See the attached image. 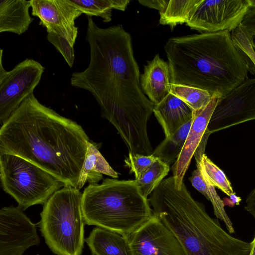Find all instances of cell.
<instances>
[{"instance_id": "1", "label": "cell", "mask_w": 255, "mask_h": 255, "mask_svg": "<svg viewBox=\"0 0 255 255\" xmlns=\"http://www.w3.org/2000/svg\"><path fill=\"white\" fill-rule=\"evenodd\" d=\"M90 46L87 68L71 75V86L86 90L98 104L103 117L117 130L128 152L152 154L147 124L154 105L143 93L130 34L119 24L101 28L88 16Z\"/></svg>"}, {"instance_id": "2", "label": "cell", "mask_w": 255, "mask_h": 255, "mask_svg": "<svg viewBox=\"0 0 255 255\" xmlns=\"http://www.w3.org/2000/svg\"><path fill=\"white\" fill-rule=\"evenodd\" d=\"M89 140L80 125L32 93L1 125L0 154L21 157L77 188Z\"/></svg>"}, {"instance_id": "3", "label": "cell", "mask_w": 255, "mask_h": 255, "mask_svg": "<svg viewBox=\"0 0 255 255\" xmlns=\"http://www.w3.org/2000/svg\"><path fill=\"white\" fill-rule=\"evenodd\" d=\"M170 83L195 87L222 97L255 73L231 32L200 33L169 38L164 46Z\"/></svg>"}, {"instance_id": "4", "label": "cell", "mask_w": 255, "mask_h": 255, "mask_svg": "<svg viewBox=\"0 0 255 255\" xmlns=\"http://www.w3.org/2000/svg\"><path fill=\"white\" fill-rule=\"evenodd\" d=\"M154 216L174 234L186 255H250L252 243L230 235L195 200L183 182L180 189L170 176L148 199Z\"/></svg>"}, {"instance_id": "5", "label": "cell", "mask_w": 255, "mask_h": 255, "mask_svg": "<svg viewBox=\"0 0 255 255\" xmlns=\"http://www.w3.org/2000/svg\"><path fill=\"white\" fill-rule=\"evenodd\" d=\"M82 211L86 224L125 236L154 216L135 180L106 178L100 184H90L82 193Z\"/></svg>"}, {"instance_id": "6", "label": "cell", "mask_w": 255, "mask_h": 255, "mask_svg": "<svg viewBox=\"0 0 255 255\" xmlns=\"http://www.w3.org/2000/svg\"><path fill=\"white\" fill-rule=\"evenodd\" d=\"M82 196L80 190L65 185L43 205L40 231L48 248L56 255L82 253L85 223Z\"/></svg>"}, {"instance_id": "7", "label": "cell", "mask_w": 255, "mask_h": 255, "mask_svg": "<svg viewBox=\"0 0 255 255\" xmlns=\"http://www.w3.org/2000/svg\"><path fill=\"white\" fill-rule=\"evenodd\" d=\"M0 178L4 192L25 210L44 205L65 184L30 161L11 154H0Z\"/></svg>"}, {"instance_id": "8", "label": "cell", "mask_w": 255, "mask_h": 255, "mask_svg": "<svg viewBox=\"0 0 255 255\" xmlns=\"http://www.w3.org/2000/svg\"><path fill=\"white\" fill-rule=\"evenodd\" d=\"M0 49V123L1 125L23 101L33 93L39 83L45 68L33 59L26 58L11 70H5Z\"/></svg>"}, {"instance_id": "9", "label": "cell", "mask_w": 255, "mask_h": 255, "mask_svg": "<svg viewBox=\"0 0 255 255\" xmlns=\"http://www.w3.org/2000/svg\"><path fill=\"white\" fill-rule=\"evenodd\" d=\"M255 120V78H248L227 94L220 97L206 133Z\"/></svg>"}, {"instance_id": "10", "label": "cell", "mask_w": 255, "mask_h": 255, "mask_svg": "<svg viewBox=\"0 0 255 255\" xmlns=\"http://www.w3.org/2000/svg\"><path fill=\"white\" fill-rule=\"evenodd\" d=\"M249 0H203L186 25L201 33L231 32L241 24Z\"/></svg>"}, {"instance_id": "11", "label": "cell", "mask_w": 255, "mask_h": 255, "mask_svg": "<svg viewBox=\"0 0 255 255\" xmlns=\"http://www.w3.org/2000/svg\"><path fill=\"white\" fill-rule=\"evenodd\" d=\"M40 239L36 225L18 207H4L0 210V255H23Z\"/></svg>"}, {"instance_id": "12", "label": "cell", "mask_w": 255, "mask_h": 255, "mask_svg": "<svg viewBox=\"0 0 255 255\" xmlns=\"http://www.w3.org/2000/svg\"><path fill=\"white\" fill-rule=\"evenodd\" d=\"M126 236L131 255H186L176 237L154 215Z\"/></svg>"}, {"instance_id": "13", "label": "cell", "mask_w": 255, "mask_h": 255, "mask_svg": "<svg viewBox=\"0 0 255 255\" xmlns=\"http://www.w3.org/2000/svg\"><path fill=\"white\" fill-rule=\"evenodd\" d=\"M31 14L47 33L58 34L74 47L78 35L75 20L81 12L67 0H30Z\"/></svg>"}, {"instance_id": "14", "label": "cell", "mask_w": 255, "mask_h": 255, "mask_svg": "<svg viewBox=\"0 0 255 255\" xmlns=\"http://www.w3.org/2000/svg\"><path fill=\"white\" fill-rule=\"evenodd\" d=\"M220 97L213 95L209 103L203 109L193 111L191 126L182 151L172 167L175 187L180 189L183 177L195 152L205 134L210 119Z\"/></svg>"}, {"instance_id": "15", "label": "cell", "mask_w": 255, "mask_h": 255, "mask_svg": "<svg viewBox=\"0 0 255 255\" xmlns=\"http://www.w3.org/2000/svg\"><path fill=\"white\" fill-rule=\"evenodd\" d=\"M142 90L154 105L161 103L170 92V73L167 62L156 54L153 59L144 66L140 75Z\"/></svg>"}, {"instance_id": "16", "label": "cell", "mask_w": 255, "mask_h": 255, "mask_svg": "<svg viewBox=\"0 0 255 255\" xmlns=\"http://www.w3.org/2000/svg\"><path fill=\"white\" fill-rule=\"evenodd\" d=\"M193 112L187 104L170 93L161 103L154 105L153 110L165 137L171 135L191 121Z\"/></svg>"}, {"instance_id": "17", "label": "cell", "mask_w": 255, "mask_h": 255, "mask_svg": "<svg viewBox=\"0 0 255 255\" xmlns=\"http://www.w3.org/2000/svg\"><path fill=\"white\" fill-rule=\"evenodd\" d=\"M30 0H0V32L21 35L34 20L29 13Z\"/></svg>"}, {"instance_id": "18", "label": "cell", "mask_w": 255, "mask_h": 255, "mask_svg": "<svg viewBox=\"0 0 255 255\" xmlns=\"http://www.w3.org/2000/svg\"><path fill=\"white\" fill-rule=\"evenodd\" d=\"M93 255H131L127 237L96 227L85 239Z\"/></svg>"}, {"instance_id": "19", "label": "cell", "mask_w": 255, "mask_h": 255, "mask_svg": "<svg viewBox=\"0 0 255 255\" xmlns=\"http://www.w3.org/2000/svg\"><path fill=\"white\" fill-rule=\"evenodd\" d=\"M103 174L115 178L118 177V173L111 167L99 151V145L89 140L77 189H81L87 182L92 184H97L103 179Z\"/></svg>"}, {"instance_id": "20", "label": "cell", "mask_w": 255, "mask_h": 255, "mask_svg": "<svg viewBox=\"0 0 255 255\" xmlns=\"http://www.w3.org/2000/svg\"><path fill=\"white\" fill-rule=\"evenodd\" d=\"M201 158L202 157L195 158L197 169L192 172L189 180L192 186L211 201L215 216L224 222L229 232L234 233L233 224L225 211L224 201L217 194L215 186L211 184L202 168L200 163Z\"/></svg>"}, {"instance_id": "21", "label": "cell", "mask_w": 255, "mask_h": 255, "mask_svg": "<svg viewBox=\"0 0 255 255\" xmlns=\"http://www.w3.org/2000/svg\"><path fill=\"white\" fill-rule=\"evenodd\" d=\"M203 0H169L159 13V24L173 29L177 25L187 23Z\"/></svg>"}, {"instance_id": "22", "label": "cell", "mask_w": 255, "mask_h": 255, "mask_svg": "<svg viewBox=\"0 0 255 255\" xmlns=\"http://www.w3.org/2000/svg\"><path fill=\"white\" fill-rule=\"evenodd\" d=\"M82 13L88 16L100 17L105 22L112 20V10H126L129 0H67Z\"/></svg>"}, {"instance_id": "23", "label": "cell", "mask_w": 255, "mask_h": 255, "mask_svg": "<svg viewBox=\"0 0 255 255\" xmlns=\"http://www.w3.org/2000/svg\"><path fill=\"white\" fill-rule=\"evenodd\" d=\"M192 120L171 135L165 137L154 149L152 155L168 166L174 163L184 146L191 126Z\"/></svg>"}, {"instance_id": "24", "label": "cell", "mask_w": 255, "mask_h": 255, "mask_svg": "<svg viewBox=\"0 0 255 255\" xmlns=\"http://www.w3.org/2000/svg\"><path fill=\"white\" fill-rule=\"evenodd\" d=\"M170 93L184 102L193 111L204 108L212 98L207 91L181 84H171Z\"/></svg>"}, {"instance_id": "25", "label": "cell", "mask_w": 255, "mask_h": 255, "mask_svg": "<svg viewBox=\"0 0 255 255\" xmlns=\"http://www.w3.org/2000/svg\"><path fill=\"white\" fill-rule=\"evenodd\" d=\"M169 170V166L157 158L151 166L135 179L145 198L160 184Z\"/></svg>"}, {"instance_id": "26", "label": "cell", "mask_w": 255, "mask_h": 255, "mask_svg": "<svg viewBox=\"0 0 255 255\" xmlns=\"http://www.w3.org/2000/svg\"><path fill=\"white\" fill-rule=\"evenodd\" d=\"M200 163L208 178L214 186L220 189L229 197L235 194L231 183L225 173L205 154L202 155Z\"/></svg>"}, {"instance_id": "27", "label": "cell", "mask_w": 255, "mask_h": 255, "mask_svg": "<svg viewBox=\"0 0 255 255\" xmlns=\"http://www.w3.org/2000/svg\"><path fill=\"white\" fill-rule=\"evenodd\" d=\"M157 159L152 154L144 155L128 152V156L125 159L126 165L130 169V172L134 174L135 179L147 170Z\"/></svg>"}, {"instance_id": "28", "label": "cell", "mask_w": 255, "mask_h": 255, "mask_svg": "<svg viewBox=\"0 0 255 255\" xmlns=\"http://www.w3.org/2000/svg\"><path fill=\"white\" fill-rule=\"evenodd\" d=\"M236 45L246 55L255 67V51L252 45V39L240 26L231 32Z\"/></svg>"}, {"instance_id": "29", "label": "cell", "mask_w": 255, "mask_h": 255, "mask_svg": "<svg viewBox=\"0 0 255 255\" xmlns=\"http://www.w3.org/2000/svg\"><path fill=\"white\" fill-rule=\"evenodd\" d=\"M47 39L61 53L68 66L72 68L75 60L74 47L64 38L52 32L47 33Z\"/></svg>"}, {"instance_id": "30", "label": "cell", "mask_w": 255, "mask_h": 255, "mask_svg": "<svg viewBox=\"0 0 255 255\" xmlns=\"http://www.w3.org/2000/svg\"><path fill=\"white\" fill-rule=\"evenodd\" d=\"M240 26L252 39L255 36V9L250 7Z\"/></svg>"}, {"instance_id": "31", "label": "cell", "mask_w": 255, "mask_h": 255, "mask_svg": "<svg viewBox=\"0 0 255 255\" xmlns=\"http://www.w3.org/2000/svg\"><path fill=\"white\" fill-rule=\"evenodd\" d=\"M138 2L144 6L160 11L166 6L169 0H138Z\"/></svg>"}, {"instance_id": "32", "label": "cell", "mask_w": 255, "mask_h": 255, "mask_svg": "<svg viewBox=\"0 0 255 255\" xmlns=\"http://www.w3.org/2000/svg\"><path fill=\"white\" fill-rule=\"evenodd\" d=\"M245 208L255 219V188L248 196Z\"/></svg>"}, {"instance_id": "33", "label": "cell", "mask_w": 255, "mask_h": 255, "mask_svg": "<svg viewBox=\"0 0 255 255\" xmlns=\"http://www.w3.org/2000/svg\"><path fill=\"white\" fill-rule=\"evenodd\" d=\"M230 198L231 203L234 206L235 205H239L241 201V198L237 196L236 193L230 196Z\"/></svg>"}, {"instance_id": "34", "label": "cell", "mask_w": 255, "mask_h": 255, "mask_svg": "<svg viewBox=\"0 0 255 255\" xmlns=\"http://www.w3.org/2000/svg\"><path fill=\"white\" fill-rule=\"evenodd\" d=\"M251 243H252V248H251L250 255H255V236L254 238V240L251 242Z\"/></svg>"}, {"instance_id": "35", "label": "cell", "mask_w": 255, "mask_h": 255, "mask_svg": "<svg viewBox=\"0 0 255 255\" xmlns=\"http://www.w3.org/2000/svg\"><path fill=\"white\" fill-rule=\"evenodd\" d=\"M250 7L255 9V0H249Z\"/></svg>"}, {"instance_id": "36", "label": "cell", "mask_w": 255, "mask_h": 255, "mask_svg": "<svg viewBox=\"0 0 255 255\" xmlns=\"http://www.w3.org/2000/svg\"><path fill=\"white\" fill-rule=\"evenodd\" d=\"M252 45H253L254 49V50L255 51V44L254 43H253V41H252Z\"/></svg>"}, {"instance_id": "37", "label": "cell", "mask_w": 255, "mask_h": 255, "mask_svg": "<svg viewBox=\"0 0 255 255\" xmlns=\"http://www.w3.org/2000/svg\"><path fill=\"white\" fill-rule=\"evenodd\" d=\"M252 39H255V36H254ZM253 42L255 44V41L253 40Z\"/></svg>"}]
</instances>
